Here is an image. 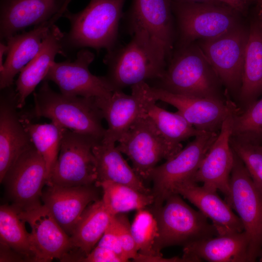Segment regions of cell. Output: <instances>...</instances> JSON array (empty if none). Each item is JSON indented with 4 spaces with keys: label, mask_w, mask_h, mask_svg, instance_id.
<instances>
[{
    "label": "cell",
    "mask_w": 262,
    "mask_h": 262,
    "mask_svg": "<svg viewBox=\"0 0 262 262\" xmlns=\"http://www.w3.org/2000/svg\"><path fill=\"white\" fill-rule=\"evenodd\" d=\"M126 0H90L77 13L68 10L62 16L68 20L70 30L64 33V56L79 49L91 48L107 51L116 47L119 25Z\"/></svg>",
    "instance_id": "6da1fadb"
},
{
    "label": "cell",
    "mask_w": 262,
    "mask_h": 262,
    "mask_svg": "<svg viewBox=\"0 0 262 262\" xmlns=\"http://www.w3.org/2000/svg\"><path fill=\"white\" fill-rule=\"evenodd\" d=\"M34 106L26 115L30 119L41 117L66 129L90 136L101 141L106 129L101 124L102 112L95 98L69 96L57 93L43 81L37 92L33 93Z\"/></svg>",
    "instance_id": "7a4b0ae2"
},
{
    "label": "cell",
    "mask_w": 262,
    "mask_h": 262,
    "mask_svg": "<svg viewBox=\"0 0 262 262\" xmlns=\"http://www.w3.org/2000/svg\"><path fill=\"white\" fill-rule=\"evenodd\" d=\"M155 86L171 93L227 100L222 84L198 45L192 43L180 47Z\"/></svg>",
    "instance_id": "3957f363"
},
{
    "label": "cell",
    "mask_w": 262,
    "mask_h": 262,
    "mask_svg": "<svg viewBox=\"0 0 262 262\" xmlns=\"http://www.w3.org/2000/svg\"><path fill=\"white\" fill-rule=\"evenodd\" d=\"M131 35L128 43L107 51L103 59L107 66L104 76L114 91L158 80L166 66V58L148 38L139 33Z\"/></svg>",
    "instance_id": "277c9868"
},
{
    "label": "cell",
    "mask_w": 262,
    "mask_h": 262,
    "mask_svg": "<svg viewBox=\"0 0 262 262\" xmlns=\"http://www.w3.org/2000/svg\"><path fill=\"white\" fill-rule=\"evenodd\" d=\"M150 211L158 224V235L154 248L162 256L161 251L164 247L181 245L218 236L212 224L199 210L189 206L178 194L169 196L160 208Z\"/></svg>",
    "instance_id": "5b68a950"
},
{
    "label": "cell",
    "mask_w": 262,
    "mask_h": 262,
    "mask_svg": "<svg viewBox=\"0 0 262 262\" xmlns=\"http://www.w3.org/2000/svg\"><path fill=\"white\" fill-rule=\"evenodd\" d=\"M172 8L180 33L179 47L197 39L217 37L239 25L238 12L225 3L172 0Z\"/></svg>",
    "instance_id": "8992f818"
},
{
    "label": "cell",
    "mask_w": 262,
    "mask_h": 262,
    "mask_svg": "<svg viewBox=\"0 0 262 262\" xmlns=\"http://www.w3.org/2000/svg\"><path fill=\"white\" fill-rule=\"evenodd\" d=\"M100 142L90 136L66 129L58 158L46 185L74 187L95 184L98 172L92 148Z\"/></svg>",
    "instance_id": "52a82bcc"
},
{
    "label": "cell",
    "mask_w": 262,
    "mask_h": 262,
    "mask_svg": "<svg viewBox=\"0 0 262 262\" xmlns=\"http://www.w3.org/2000/svg\"><path fill=\"white\" fill-rule=\"evenodd\" d=\"M218 133L205 131L197 135L175 156L154 169L150 178L154 197L152 210L162 206L169 196L175 194L179 185L192 181Z\"/></svg>",
    "instance_id": "ba28073f"
},
{
    "label": "cell",
    "mask_w": 262,
    "mask_h": 262,
    "mask_svg": "<svg viewBox=\"0 0 262 262\" xmlns=\"http://www.w3.org/2000/svg\"><path fill=\"white\" fill-rule=\"evenodd\" d=\"M226 202L237 212L244 231L248 235V262H255L262 251V192L235 153L230 175V195Z\"/></svg>",
    "instance_id": "9c48e42d"
},
{
    "label": "cell",
    "mask_w": 262,
    "mask_h": 262,
    "mask_svg": "<svg viewBox=\"0 0 262 262\" xmlns=\"http://www.w3.org/2000/svg\"><path fill=\"white\" fill-rule=\"evenodd\" d=\"M118 142L117 148L129 157L133 170L143 181L150 180L152 171L160 161L168 160L177 154L145 112Z\"/></svg>",
    "instance_id": "30bf717a"
},
{
    "label": "cell",
    "mask_w": 262,
    "mask_h": 262,
    "mask_svg": "<svg viewBox=\"0 0 262 262\" xmlns=\"http://www.w3.org/2000/svg\"><path fill=\"white\" fill-rule=\"evenodd\" d=\"M248 31L238 25L198 45L226 90L239 94L242 83Z\"/></svg>",
    "instance_id": "8fae6325"
},
{
    "label": "cell",
    "mask_w": 262,
    "mask_h": 262,
    "mask_svg": "<svg viewBox=\"0 0 262 262\" xmlns=\"http://www.w3.org/2000/svg\"><path fill=\"white\" fill-rule=\"evenodd\" d=\"M145 87L149 98L174 106L190 124L201 131L219 132L225 120L240 109L230 98L223 100L175 94L147 83Z\"/></svg>",
    "instance_id": "7c38bea8"
},
{
    "label": "cell",
    "mask_w": 262,
    "mask_h": 262,
    "mask_svg": "<svg viewBox=\"0 0 262 262\" xmlns=\"http://www.w3.org/2000/svg\"><path fill=\"white\" fill-rule=\"evenodd\" d=\"M95 55L81 49L74 61L51 64L44 81L54 82L60 93L69 96L101 98L109 97L114 91L105 76L92 74L89 66Z\"/></svg>",
    "instance_id": "4fadbf2b"
},
{
    "label": "cell",
    "mask_w": 262,
    "mask_h": 262,
    "mask_svg": "<svg viewBox=\"0 0 262 262\" xmlns=\"http://www.w3.org/2000/svg\"><path fill=\"white\" fill-rule=\"evenodd\" d=\"M47 180L45 161L33 145L15 161L2 182L12 205L20 210L40 202Z\"/></svg>",
    "instance_id": "5bb4252c"
},
{
    "label": "cell",
    "mask_w": 262,
    "mask_h": 262,
    "mask_svg": "<svg viewBox=\"0 0 262 262\" xmlns=\"http://www.w3.org/2000/svg\"><path fill=\"white\" fill-rule=\"evenodd\" d=\"M172 0H132L128 14L129 31L147 36L167 59L173 49Z\"/></svg>",
    "instance_id": "9a60e30c"
},
{
    "label": "cell",
    "mask_w": 262,
    "mask_h": 262,
    "mask_svg": "<svg viewBox=\"0 0 262 262\" xmlns=\"http://www.w3.org/2000/svg\"><path fill=\"white\" fill-rule=\"evenodd\" d=\"M17 210L19 217L31 228L36 262H50L53 259L62 261L71 249L70 237L48 209L39 202Z\"/></svg>",
    "instance_id": "2e32d148"
},
{
    "label": "cell",
    "mask_w": 262,
    "mask_h": 262,
    "mask_svg": "<svg viewBox=\"0 0 262 262\" xmlns=\"http://www.w3.org/2000/svg\"><path fill=\"white\" fill-rule=\"evenodd\" d=\"M12 86L1 89L0 97V181L17 158L33 145L16 109Z\"/></svg>",
    "instance_id": "e0dca14e"
},
{
    "label": "cell",
    "mask_w": 262,
    "mask_h": 262,
    "mask_svg": "<svg viewBox=\"0 0 262 262\" xmlns=\"http://www.w3.org/2000/svg\"><path fill=\"white\" fill-rule=\"evenodd\" d=\"M146 82L132 86L130 95L122 91H115L108 97L95 98L108 126L102 142H118L145 113V105L148 98L145 88Z\"/></svg>",
    "instance_id": "ac0fdd59"
},
{
    "label": "cell",
    "mask_w": 262,
    "mask_h": 262,
    "mask_svg": "<svg viewBox=\"0 0 262 262\" xmlns=\"http://www.w3.org/2000/svg\"><path fill=\"white\" fill-rule=\"evenodd\" d=\"M234 113L224 121L216 138L192 179L197 183L202 182L205 187L220 191L226 201L230 195V175L234 162V153L230 144Z\"/></svg>",
    "instance_id": "d6986e66"
},
{
    "label": "cell",
    "mask_w": 262,
    "mask_h": 262,
    "mask_svg": "<svg viewBox=\"0 0 262 262\" xmlns=\"http://www.w3.org/2000/svg\"><path fill=\"white\" fill-rule=\"evenodd\" d=\"M95 184L74 187L47 186L41 199L56 221L69 236L88 204L99 199Z\"/></svg>",
    "instance_id": "ffe728a7"
},
{
    "label": "cell",
    "mask_w": 262,
    "mask_h": 262,
    "mask_svg": "<svg viewBox=\"0 0 262 262\" xmlns=\"http://www.w3.org/2000/svg\"><path fill=\"white\" fill-rule=\"evenodd\" d=\"M66 0H0V39L26 28L49 21L57 15Z\"/></svg>",
    "instance_id": "44dd1931"
},
{
    "label": "cell",
    "mask_w": 262,
    "mask_h": 262,
    "mask_svg": "<svg viewBox=\"0 0 262 262\" xmlns=\"http://www.w3.org/2000/svg\"><path fill=\"white\" fill-rule=\"evenodd\" d=\"M175 193L187 199L209 218L218 235L244 230L239 217L233 213L227 202L219 197L217 191L198 186L190 180L177 186Z\"/></svg>",
    "instance_id": "7402d4cb"
},
{
    "label": "cell",
    "mask_w": 262,
    "mask_h": 262,
    "mask_svg": "<svg viewBox=\"0 0 262 262\" xmlns=\"http://www.w3.org/2000/svg\"><path fill=\"white\" fill-rule=\"evenodd\" d=\"M249 238L242 232L218 235L183 246L185 262H248Z\"/></svg>",
    "instance_id": "603a6c76"
},
{
    "label": "cell",
    "mask_w": 262,
    "mask_h": 262,
    "mask_svg": "<svg viewBox=\"0 0 262 262\" xmlns=\"http://www.w3.org/2000/svg\"><path fill=\"white\" fill-rule=\"evenodd\" d=\"M64 33L53 24L44 38L42 45L33 58L19 72L16 82L17 106L22 108L27 98L36 86L44 81L50 65L58 54L64 56L62 38Z\"/></svg>",
    "instance_id": "cb8c5ba5"
},
{
    "label": "cell",
    "mask_w": 262,
    "mask_h": 262,
    "mask_svg": "<svg viewBox=\"0 0 262 262\" xmlns=\"http://www.w3.org/2000/svg\"><path fill=\"white\" fill-rule=\"evenodd\" d=\"M49 21L34 26L29 32L16 33L6 41L7 51L0 70V90L12 86L16 75L35 56L51 26Z\"/></svg>",
    "instance_id": "d4e9b609"
},
{
    "label": "cell",
    "mask_w": 262,
    "mask_h": 262,
    "mask_svg": "<svg viewBox=\"0 0 262 262\" xmlns=\"http://www.w3.org/2000/svg\"><path fill=\"white\" fill-rule=\"evenodd\" d=\"M102 199L86 207L70 236L71 249L67 254L69 262H77L96 246L111 219Z\"/></svg>",
    "instance_id": "484cf974"
},
{
    "label": "cell",
    "mask_w": 262,
    "mask_h": 262,
    "mask_svg": "<svg viewBox=\"0 0 262 262\" xmlns=\"http://www.w3.org/2000/svg\"><path fill=\"white\" fill-rule=\"evenodd\" d=\"M262 95V22L253 23L248 31L242 85L238 94L240 111Z\"/></svg>",
    "instance_id": "4316f807"
},
{
    "label": "cell",
    "mask_w": 262,
    "mask_h": 262,
    "mask_svg": "<svg viewBox=\"0 0 262 262\" xmlns=\"http://www.w3.org/2000/svg\"><path fill=\"white\" fill-rule=\"evenodd\" d=\"M92 151L97 163V182L111 181L129 185L146 194H152L123 158L115 143L101 141L93 146Z\"/></svg>",
    "instance_id": "83f0119b"
},
{
    "label": "cell",
    "mask_w": 262,
    "mask_h": 262,
    "mask_svg": "<svg viewBox=\"0 0 262 262\" xmlns=\"http://www.w3.org/2000/svg\"><path fill=\"white\" fill-rule=\"evenodd\" d=\"M147 97L145 105L146 114L176 153L182 148L181 142L205 132L195 128L178 111H167L157 106L155 100Z\"/></svg>",
    "instance_id": "f1b7e54d"
},
{
    "label": "cell",
    "mask_w": 262,
    "mask_h": 262,
    "mask_svg": "<svg viewBox=\"0 0 262 262\" xmlns=\"http://www.w3.org/2000/svg\"><path fill=\"white\" fill-rule=\"evenodd\" d=\"M25 223L14 206L7 204L0 206V243L20 254L25 261L36 262V253L31 233L26 230Z\"/></svg>",
    "instance_id": "f546056e"
},
{
    "label": "cell",
    "mask_w": 262,
    "mask_h": 262,
    "mask_svg": "<svg viewBox=\"0 0 262 262\" xmlns=\"http://www.w3.org/2000/svg\"><path fill=\"white\" fill-rule=\"evenodd\" d=\"M95 185L102 189L101 199L112 216L146 208L154 202L152 194L143 193L129 185L111 181H98Z\"/></svg>",
    "instance_id": "4dcf8cb0"
},
{
    "label": "cell",
    "mask_w": 262,
    "mask_h": 262,
    "mask_svg": "<svg viewBox=\"0 0 262 262\" xmlns=\"http://www.w3.org/2000/svg\"><path fill=\"white\" fill-rule=\"evenodd\" d=\"M20 117L33 146L45 161L48 180L58 158L66 129L52 122L42 124H34L23 115H20Z\"/></svg>",
    "instance_id": "1f68e13d"
},
{
    "label": "cell",
    "mask_w": 262,
    "mask_h": 262,
    "mask_svg": "<svg viewBox=\"0 0 262 262\" xmlns=\"http://www.w3.org/2000/svg\"><path fill=\"white\" fill-rule=\"evenodd\" d=\"M231 136L262 145V98L233 115Z\"/></svg>",
    "instance_id": "d6a6232c"
},
{
    "label": "cell",
    "mask_w": 262,
    "mask_h": 262,
    "mask_svg": "<svg viewBox=\"0 0 262 262\" xmlns=\"http://www.w3.org/2000/svg\"><path fill=\"white\" fill-rule=\"evenodd\" d=\"M131 230L140 255L145 257L160 256L154 248L158 235V224L150 210L146 208L137 211L131 224Z\"/></svg>",
    "instance_id": "836d02e7"
},
{
    "label": "cell",
    "mask_w": 262,
    "mask_h": 262,
    "mask_svg": "<svg viewBox=\"0 0 262 262\" xmlns=\"http://www.w3.org/2000/svg\"><path fill=\"white\" fill-rule=\"evenodd\" d=\"M230 146L246 167L253 182L262 192V145L231 136Z\"/></svg>",
    "instance_id": "e575fe53"
},
{
    "label": "cell",
    "mask_w": 262,
    "mask_h": 262,
    "mask_svg": "<svg viewBox=\"0 0 262 262\" xmlns=\"http://www.w3.org/2000/svg\"><path fill=\"white\" fill-rule=\"evenodd\" d=\"M113 220L123 250L129 260H134L138 251L133 237L131 224L128 217L123 213L113 216Z\"/></svg>",
    "instance_id": "d590c367"
},
{
    "label": "cell",
    "mask_w": 262,
    "mask_h": 262,
    "mask_svg": "<svg viewBox=\"0 0 262 262\" xmlns=\"http://www.w3.org/2000/svg\"><path fill=\"white\" fill-rule=\"evenodd\" d=\"M97 246L108 248L113 251L123 259L125 262H128L129 260L123 250L113 220V216L106 230L98 242Z\"/></svg>",
    "instance_id": "8d00e7d4"
},
{
    "label": "cell",
    "mask_w": 262,
    "mask_h": 262,
    "mask_svg": "<svg viewBox=\"0 0 262 262\" xmlns=\"http://www.w3.org/2000/svg\"><path fill=\"white\" fill-rule=\"evenodd\" d=\"M82 262H125L113 251L98 246H96L87 255L79 259Z\"/></svg>",
    "instance_id": "74e56055"
},
{
    "label": "cell",
    "mask_w": 262,
    "mask_h": 262,
    "mask_svg": "<svg viewBox=\"0 0 262 262\" xmlns=\"http://www.w3.org/2000/svg\"><path fill=\"white\" fill-rule=\"evenodd\" d=\"M238 13H244L248 5V0H220Z\"/></svg>",
    "instance_id": "f35d334b"
},
{
    "label": "cell",
    "mask_w": 262,
    "mask_h": 262,
    "mask_svg": "<svg viewBox=\"0 0 262 262\" xmlns=\"http://www.w3.org/2000/svg\"><path fill=\"white\" fill-rule=\"evenodd\" d=\"M7 51V45L0 42V70L3 67V58L4 55H6Z\"/></svg>",
    "instance_id": "ab89813d"
},
{
    "label": "cell",
    "mask_w": 262,
    "mask_h": 262,
    "mask_svg": "<svg viewBox=\"0 0 262 262\" xmlns=\"http://www.w3.org/2000/svg\"><path fill=\"white\" fill-rule=\"evenodd\" d=\"M72 0H66L62 8L61 9L60 11L56 16L57 18H60V17L62 16V15H63V14L66 12V10L68 9H67L68 6Z\"/></svg>",
    "instance_id": "60d3db41"
},
{
    "label": "cell",
    "mask_w": 262,
    "mask_h": 262,
    "mask_svg": "<svg viewBox=\"0 0 262 262\" xmlns=\"http://www.w3.org/2000/svg\"><path fill=\"white\" fill-rule=\"evenodd\" d=\"M182 0L196 2L224 3L220 0Z\"/></svg>",
    "instance_id": "b9f144b4"
},
{
    "label": "cell",
    "mask_w": 262,
    "mask_h": 262,
    "mask_svg": "<svg viewBox=\"0 0 262 262\" xmlns=\"http://www.w3.org/2000/svg\"><path fill=\"white\" fill-rule=\"evenodd\" d=\"M259 11L258 16L260 20V21L262 22V2L259 3Z\"/></svg>",
    "instance_id": "7bdbcfd3"
},
{
    "label": "cell",
    "mask_w": 262,
    "mask_h": 262,
    "mask_svg": "<svg viewBox=\"0 0 262 262\" xmlns=\"http://www.w3.org/2000/svg\"><path fill=\"white\" fill-rule=\"evenodd\" d=\"M259 260L260 262H262V251L259 256Z\"/></svg>",
    "instance_id": "ee69618b"
},
{
    "label": "cell",
    "mask_w": 262,
    "mask_h": 262,
    "mask_svg": "<svg viewBox=\"0 0 262 262\" xmlns=\"http://www.w3.org/2000/svg\"><path fill=\"white\" fill-rule=\"evenodd\" d=\"M258 3H260L262 2V0H256Z\"/></svg>",
    "instance_id": "f6af8a7d"
}]
</instances>
